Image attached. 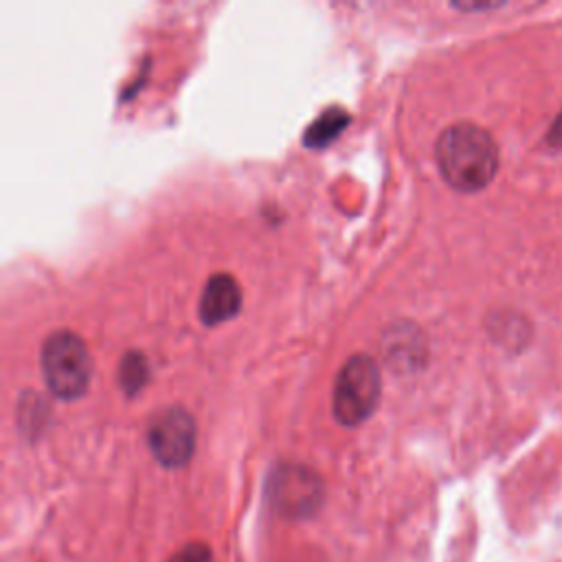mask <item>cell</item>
<instances>
[{
	"label": "cell",
	"mask_w": 562,
	"mask_h": 562,
	"mask_svg": "<svg viewBox=\"0 0 562 562\" xmlns=\"http://www.w3.org/2000/svg\"><path fill=\"white\" fill-rule=\"evenodd\" d=\"M40 364L48 391L59 400H77L90 386L92 356L75 331L61 329L50 334L42 345Z\"/></svg>",
	"instance_id": "2"
},
{
	"label": "cell",
	"mask_w": 562,
	"mask_h": 562,
	"mask_svg": "<svg viewBox=\"0 0 562 562\" xmlns=\"http://www.w3.org/2000/svg\"><path fill=\"white\" fill-rule=\"evenodd\" d=\"M270 498L281 514L303 516L316 507L321 483L314 472L301 465L281 468L270 483Z\"/></svg>",
	"instance_id": "5"
},
{
	"label": "cell",
	"mask_w": 562,
	"mask_h": 562,
	"mask_svg": "<svg viewBox=\"0 0 562 562\" xmlns=\"http://www.w3.org/2000/svg\"><path fill=\"white\" fill-rule=\"evenodd\" d=\"M149 378L147 358L140 351H127L119 364V384L127 395L138 393Z\"/></svg>",
	"instance_id": "8"
},
{
	"label": "cell",
	"mask_w": 562,
	"mask_h": 562,
	"mask_svg": "<svg viewBox=\"0 0 562 562\" xmlns=\"http://www.w3.org/2000/svg\"><path fill=\"white\" fill-rule=\"evenodd\" d=\"M435 156L443 180L461 193L485 189L498 171L496 140L487 130L470 121L448 125L437 138Z\"/></svg>",
	"instance_id": "1"
},
{
	"label": "cell",
	"mask_w": 562,
	"mask_h": 562,
	"mask_svg": "<svg viewBox=\"0 0 562 562\" xmlns=\"http://www.w3.org/2000/svg\"><path fill=\"white\" fill-rule=\"evenodd\" d=\"M241 310V288L235 281V277L226 272L213 274L198 303V314L204 325H220L224 321H231Z\"/></svg>",
	"instance_id": "6"
},
{
	"label": "cell",
	"mask_w": 562,
	"mask_h": 562,
	"mask_svg": "<svg viewBox=\"0 0 562 562\" xmlns=\"http://www.w3.org/2000/svg\"><path fill=\"white\" fill-rule=\"evenodd\" d=\"M347 125H349V114L340 108H329L318 119L312 121V125L305 130L303 140L307 147H325L334 138H338V134Z\"/></svg>",
	"instance_id": "7"
},
{
	"label": "cell",
	"mask_w": 562,
	"mask_h": 562,
	"mask_svg": "<svg viewBox=\"0 0 562 562\" xmlns=\"http://www.w3.org/2000/svg\"><path fill=\"white\" fill-rule=\"evenodd\" d=\"M382 393V375L378 362L367 353L351 356L338 371L334 382V417L342 426L362 424L378 406Z\"/></svg>",
	"instance_id": "3"
},
{
	"label": "cell",
	"mask_w": 562,
	"mask_h": 562,
	"mask_svg": "<svg viewBox=\"0 0 562 562\" xmlns=\"http://www.w3.org/2000/svg\"><path fill=\"white\" fill-rule=\"evenodd\" d=\"M169 562H213L211 549L204 542H189L182 549H178Z\"/></svg>",
	"instance_id": "9"
},
{
	"label": "cell",
	"mask_w": 562,
	"mask_h": 562,
	"mask_svg": "<svg viewBox=\"0 0 562 562\" xmlns=\"http://www.w3.org/2000/svg\"><path fill=\"white\" fill-rule=\"evenodd\" d=\"M147 443L165 468L184 465L195 450V422L182 406L162 411L147 430Z\"/></svg>",
	"instance_id": "4"
}]
</instances>
